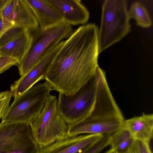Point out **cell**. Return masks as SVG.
<instances>
[{
  "label": "cell",
  "instance_id": "obj_1",
  "mask_svg": "<svg viewBox=\"0 0 153 153\" xmlns=\"http://www.w3.org/2000/svg\"><path fill=\"white\" fill-rule=\"evenodd\" d=\"M99 30L94 24H84L64 41L45 77L53 90L74 94L95 75L99 66Z\"/></svg>",
  "mask_w": 153,
  "mask_h": 153
},
{
  "label": "cell",
  "instance_id": "obj_2",
  "mask_svg": "<svg viewBox=\"0 0 153 153\" xmlns=\"http://www.w3.org/2000/svg\"><path fill=\"white\" fill-rule=\"evenodd\" d=\"M29 125L39 149L70 137L68 124L59 110L55 95L50 94L39 115Z\"/></svg>",
  "mask_w": 153,
  "mask_h": 153
},
{
  "label": "cell",
  "instance_id": "obj_3",
  "mask_svg": "<svg viewBox=\"0 0 153 153\" xmlns=\"http://www.w3.org/2000/svg\"><path fill=\"white\" fill-rule=\"evenodd\" d=\"M130 18L124 0H106L102 4L98 32L99 53L120 41L130 31Z\"/></svg>",
  "mask_w": 153,
  "mask_h": 153
},
{
  "label": "cell",
  "instance_id": "obj_4",
  "mask_svg": "<svg viewBox=\"0 0 153 153\" xmlns=\"http://www.w3.org/2000/svg\"><path fill=\"white\" fill-rule=\"evenodd\" d=\"M30 31L32 36L30 46L17 65L21 76L27 74L60 42L68 38L73 30L71 25L64 22L48 28L42 29L39 27Z\"/></svg>",
  "mask_w": 153,
  "mask_h": 153
},
{
  "label": "cell",
  "instance_id": "obj_5",
  "mask_svg": "<svg viewBox=\"0 0 153 153\" xmlns=\"http://www.w3.org/2000/svg\"><path fill=\"white\" fill-rule=\"evenodd\" d=\"M52 90L46 81L33 86L14 98L1 119V122L24 123L29 124L39 115Z\"/></svg>",
  "mask_w": 153,
  "mask_h": 153
},
{
  "label": "cell",
  "instance_id": "obj_6",
  "mask_svg": "<svg viewBox=\"0 0 153 153\" xmlns=\"http://www.w3.org/2000/svg\"><path fill=\"white\" fill-rule=\"evenodd\" d=\"M97 87L95 74L76 94L67 95L59 93L58 108L68 125L81 121L91 115L95 104Z\"/></svg>",
  "mask_w": 153,
  "mask_h": 153
},
{
  "label": "cell",
  "instance_id": "obj_7",
  "mask_svg": "<svg viewBox=\"0 0 153 153\" xmlns=\"http://www.w3.org/2000/svg\"><path fill=\"white\" fill-rule=\"evenodd\" d=\"M39 149L28 124L0 123V153H38Z\"/></svg>",
  "mask_w": 153,
  "mask_h": 153
},
{
  "label": "cell",
  "instance_id": "obj_8",
  "mask_svg": "<svg viewBox=\"0 0 153 153\" xmlns=\"http://www.w3.org/2000/svg\"><path fill=\"white\" fill-rule=\"evenodd\" d=\"M97 87L95 101L91 118L102 120H124L107 82L105 72L98 66L96 69Z\"/></svg>",
  "mask_w": 153,
  "mask_h": 153
},
{
  "label": "cell",
  "instance_id": "obj_9",
  "mask_svg": "<svg viewBox=\"0 0 153 153\" xmlns=\"http://www.w3.org/2000/svg\"><path fill=\"white\" fill-rule=\"evenodd\" d=\"M64 41L49 51L31 70L16 81L10 86L12 96L16 98L30 88L38 81L45 79L48 70L57 54L61 48Z\"/></svg>",
  "mask_w": 153,
  "mask_h": 153
},
{
  "label": "cell",
  "instance_id": "obj_10",
  "mask_svg": "<svg viewBox=\"0 0 153 153\" xmlns=\"http://www.w3.org/2000/svg\"><path fill=\"white\" fill-rule=\"evenodd\" d=\"M124 120H102L88 117L76 123L68 125V132L70 137L81 134H111L121 128Z\"/></svg>",
  "mask_w": 153,
  "mask_h": 153
},
{
  "label": "cell",
  "instance_id": "obj_11",
  "mask_svg": "<svg viewBox=\"0 0 153 153\" xmlns=\"http://www.w3.org/2000/svg\"><path fill=\"white\" fill-rule=\"evenodd\" d=\"M104 135L89 134L73 136L40 149L38 153H79Z\"/></svg>",
  "mask_w": 153,
  "mask_h": 153
},
{
  "label": "cell",
  "instance_id": "obj_12",
  "mask_svg": "<svg viewBox=\"0 0 153 153\" xmlns=\"http://www.w3.org/2000/svg\"><path fill=\"white\" fill-rule=\"evenodd\" d=\"M63 18L65 22L72 25H84L89 13L79 0H48Z\"/></svg>",
  "mask_w": 153,
  "mask_h": 153
},
{
  "label": "cell",
  "instance_id": "obj_13",
  "mask_svg": "<svg viewBox=\"0 0 153 153\" xmlns=\"http://www.w3.org/2000/svg\"><path fill=\"white\" fill-rule=\"evenodd\" d=\"M38 23L45 29L65 22L61 15L48 0H26Z\"/></svg>",
  "mask_w": 153,
  "mask_h": 153
},
{
  "label": "cell",
  "instance_id": "obj_14",
  "mask_svg": "<svg viewBox=\"0 0 153 153\" xmlns=\"http://www.w3.org/2000/svg\"><path fill=\"white\" fill-rule=\"evenodd\" d=\"M123 126L134 139L149 142L153 137V115L143 113L140 116L124 120Z\"/></svg>",
  "mask_w": 153,
  "mask_h": 153
},
{
  "label": "cell",
  "instance_id": "obj_15",
  "mask_svg": "<svg viewBox=\"0 0 153 153\" xmlns=\"http://www.w3.org/2000/svg\"><path fill=\"white\" fill-rule=\"evenodd\" d=\"M11 24L12 26L20 27L29 30L39 27L36 19L26 0H16Z\"/></svg>",
  "mask_w": 153,
  "mask_h": 153
},
{
  "label": "cell",
  "instance_id": "obj_16",
  "mask_svg": "<svg viewBox=\"0 0 153 153\" xmlns=\"http://www.w3.org/2000/svg\"><path fill=\"white\" fill-rule=\"evenodd\" d=\"M32 41L30 31L27 30L13 41L0 47V56L13 58L19 63L29 50Z\"/></svg>",
  "mask_w": 153,
  "mask_h": 153
},
{
  "label": "cell",
  "instance_id": "obj_17",
  "mask_svg": "<svg viewBox=\"0 0 153 153\" xmlns=\"http://www.w3.org/2000/svg\"><path fill=\"white\" fill-rule=\"evenodd\" d=\"M129 16L136 21L137 25L143 27H148L152 24V21L144 7L141 3L136 2L131 5L128 11Z\"/></svg>",
  "mask_w": 153,
  "mask_h": 153
},
{
  "label": "cell",
  "instance_id": "obj_18",
  "mask_svg": "<svg viewBox=\"0 0 153 153\" xmlns=\"http://www.w3.org/2000/svg\"><path fill=\"white\" fill-rule=\"evenodd\" d=\"M27 30H28L17 26L8 28L0 36V47L13 41Z\"/></svg>",
  "mask_w": 153,
  "mask_h": 153
},
{
  "label": "cell",
  "instance_id": "obj_19",
  "mask_svg": "<svg viewBox=\"0 0 153 153\" xmlns=\"http://www.w3.org/2000/svg\"><path fill=\"white\" fill-rule=\"evenodd\" d=\"M131 137L129 131L123 125L121 128L111 135L109 143L110 149H115L118 146Z\"/></svg>",
  "mask_w": 153,
  "mask_h": 153
},
{
  "label": "cell",
  "instance_id": "obj_20",
  "mask_svg": "<svg viewBox=\"0 0 153 153\" xmlns=\"http://www.w3.org/2000/svg\"><path fill=\"white\" fill-rule=\"evenodd\" d=\"M111 134L104 135L100 139L87 147L79 153H99L109 145Z\"/></svg>",
  "mask_w": 153,
  "mask_h": 153
},
{
  "label": "cell",
  "instance_id": "obj_21",
  "mask_svg": "<svg viewBox=\"0 0 153 153\" xmlns=\"http://www.w3.org/2000/svg\"><path fill=\"white\" fill-rule=\"evenodd\" d=\"M15 2L16 0H9L0 13L3 20L11 25L12 14Z\"/></svg>",
  "mask_w": 153,
  "mask_h": 153
},
{
  "label": "cell",
  "instance_id": "obj_22",
  "mask_svg": "<svg viewBox=\"0 0 153 153\" xmlns=\"http://www.w3.org/2000/svg\"><path fill=\"white\" fill-rule=\"evenodd\" d=\"M19 62L16 59L7 56H0V74L12 66L17 65Z\"/></svg>",
  "mask_w": 153,
  "mask_h": 153
},
{
  "label": "cell",
  "instance_id": "obj_23",
  "mask_svg": "<svg viewBox=\"0 0 153 153\" xmlns=\"http://www.w3.org/2000/svg\"><path fill=\"white\" fill-rule=\"evenodd\" d=\"M138 153H152L149 142L135 139Z\"/></svg>",
  "mask_w": 153,
  "mask_h": 153
},
{
  "label": "cell",
  "instance_id": "obj_24",
  "mask_svg": "<svg viewBox=\"0 0 153 153\" xmlns=\"http://www.w3.org/2000/svg\"><path fill=\"white\" fill-rule=\"evenodd\" d=\"M10 102L6 97L0 96V120L5 114L8 109Z\"/></svg>",
  "mask_w": 153,
  "mask_h": 153
},
{
  "label": "cell",
  "instance_id": "obj_25",
  "mask_svg": "<svg viewBox=\"0 0 153 153\" xmlns=\"http://www.w3.org/2000/svg\"><path fill=\"white\" fill-rule=\"evenodd\" d=\"M11 26V24L3 20L0 14V36L6 29Z\"/></svg>",
  "mask_w": 153,
  "mask_h": 153
},
{
  "label": "cell",
  "instance_id": "obj_26",
  "mask_svg": "<svg viewBox=\"0 0 153 153\" xmlns=\"http://www.w3.org/2000/svg\"><path fill=\"white\" fill-rule=\"evenodd\" d=\"M130 153H138L137 147L135 140L130 149Z\"/></svg>",
  "mask_w": 153,
  "mask_h": 153
},
{
  "label": "cell",
  "instance_id": "obj_27",
  "mask_svg": "<svg viewBox=\"0 0 153 153\" xmlns=\"http://www.w3.org/2000/svg\"><path fill=\"white\" fill-rule=\"evenodd\" d=\"M9 0H0V13Z\"/></svg>",
  "mask_w": 153,
  "mask_h": 153
},
{
  "label": "cell",
  "instance_id": "obj_28",
  "mask_svg": "<svg viewBox=\"0 0 153 153\" xmlns=\"http://www.w3.org/2000/svg\"><path fill=\"white\" fill-rule=\"evenodd\" d=\"M105 153H115V150L110 149Z\"/></svg>",
  "mask_w": 153,
  "mask_h": 153
},
{
  "label": "cell",
  "instance_id": "obj_29",
  "mask_svg": "<svg viewBox=\"0 0 153 153\" xmlns=\"http://www.w3.org/2000/svg\"><path fill=\"white\" fill-rule=\"evenodd\" d=\"M130 153V149L128 151H127V152H123V153Z\"/></svg>",
  "mask_w": 153,
  "mask_h": 153
}]
</instances>
